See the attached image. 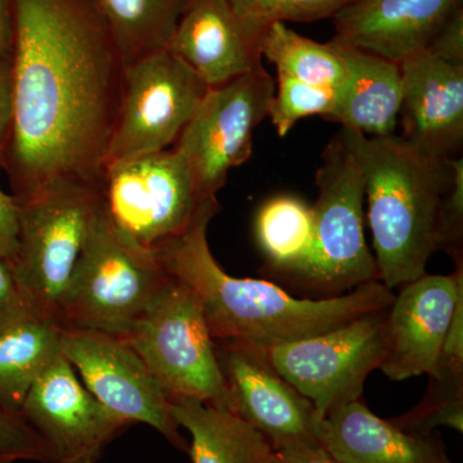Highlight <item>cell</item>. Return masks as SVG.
Masks as SVG:
<instances>
[{"label": "cell", "mask_w": 463, "mask_h": 463, "mask_svg": "<svg viewBox=\"0 0 463 463\" xmlns=\"http://www.w3.org/2000/svg\"><path fill=\"white\" fill-rule=\"evenodd\" d=\"M100 201V185L60 182L16 203L18 248L12 269L42 315L56 319Z\"/></svg>", "instance_id": "52a82bcc"}, {"label": "cell", "mask_w": 463, "mask_h": 463, "mask_svg": "<svg viewBox=\"0 0 463 463\" xmlns=\"http://www.w3.org/2000/svg\"><path fill=\"white\" fill-rule=\"evenodd\" d=\"M388 307L307 339L265 347L283 379L312 402L319 419L361 401L386 352Z\"/></svg>", "instance_id": "9c48e42d"}, {"label": "cell", "mask_w": 463, "mask_h": 463, "mask_svg": "<svg viewBox=\"0 0 463 463\" xmlns=\"http://www.w3.org/2000/svg\"><path fill=\"white\" fill-rule=\"evenodd\" d=\"M255 237L268 269L288 279L306 261L313 240L312 206L291 194L265 201L255 218Z\"/></svg>", "instance_id": "cb8c5ba5"}, {"label": "cell", "mask_w": 463, "mask_h": 463, "mask_svg": "<svg viewBox=\"0 0 463 463\" xmlns=\"http://www.w3.org/2000/svg\"><path fill=\"white\" fill-rule=\"evenodd\" d=\"M61 349L85 388L111 412L130 425L145 423L188 452L169 398L127 341L108 332L61 327Z\"/></svg>", "instance_id": "7c38bea8"}, {"label": "cell", "mask_w": 463, "mask_h": 463, "mask_svg": "<svg viewBox=\"0 0 463 463\" xmlns=\"http://www.w3.org/2000/svg\"><path fill=\"white\" fill-rule=\"evenodd\" d=\"M14 123L5 158L14 203L60 182L102 185L125 63L94 0H9Z\"/></svg>", "instance_id": "6da1fadb"}, {"label": "cell", "mask_w": 463, "mask_h": 463, "mask_svg": "<svg viewBox=\"0 0 463 463\" xmlns=\"http://www.w3.org/2000/svg\"><path fill=\"white\" fill-rule=\"evenodd\" d=\"M316 183L312 246L306 261L286 281L318 298L339 297L379 281L364 239V178L336 137L323 149Z\"/></svg>", "instance_id": "5b68a950"}, {"label": "cell", "mask_w": 463, "mask_h": 463, "mask_svg": "<svg viewBox=\"0 0 463 463\" xmlns=\"http://www.w3.org/2000/svg\"><path fill=\"white\" fill-rule=\"evenodd\" d=\"M334 41L345 61L346 79L335 91L334 106L325 120L368 137L392 136L403 93L401 65Z\"/></svg>", "instance_id": "ffe728a7"}, {"label": "cell", "mask_w": 463, "mask_h": 463, "mask_svg": "<svg viewBox=\"0 0 463 463\" xmlns=\"http://www.w3.org/2000/svg\"><path fill=\"white\" fill-rule=\"evenodd\" d=\"M100 192L103 209L116 230L149 252L182 233L205 203L174 146L109 164Z\"/></svg>", "instance_id": "ba28073f"}, {"label": "cell", "mask_w": 463, "mask_h": 463, "mask_svg": "<svg viewBox=\"0 0 463 463\" xmlns=\"http://www.w3.org/2000/svg\"><path fill=\"white\" fill-rule=\"evenodd\" d=\"M206 90L207 85L169 48L125 67L123 97L105 166L172 148Z\"/></svg>", "instance_id": "30bf717a"}, {"label": "cell", "mask_w": 463, "mask_h": 463, "mask_svg": "<svg viewBox=\"0 0 463 463\" xmlns=\"http://www.w3.org/2000/svg\"><path fill=\"white\" fill-rule=\"evenodd\" d=\"M14 123V72L11 58H0V170L5 166Z\"/></svg>", "instance_id": "1f68e13d"}, {"label": "cell", "mask_w": 463, "mask_h": 463, "mask_svg": "<svg viewBox=\"0 0 463 463\" xmlns=\"http://www.w3.org/2000/svg\"><path fill=\"white\" fill-rule=\"evenodd\" d=\"M452 183L444 197L439 216L438 250H444L456 261L462 260L463 242V160L449 161Z\"/></svg>", "instance_id": "f546056e"}, {"label": "cell", "mask_w": 463, "mask_h": 463, "mask_svg": "<svg viewBox=\"0 0 463 463\" xmlns=\"http://www.w3.org/2000/svg\"><path fill=\"white\" fill-rule=\"evenodd\" d=\"M230 412L263 435L273 452L319 447L322 420L309 399L277 373L265 346L214 341Z\"/></svg>", "instance_id": "4fadbf2b"}, {"label": "cell", "mask_w": 463, "mask_h": 463, "mask_svg": "<svg viewBox=\"0 0 463 463\" xmlns=\"http://www.w3.org/2000/svg\"><path fill=\"white\" fill-rule=\"evenodd\" d=\"M179 428L190 432L192 463H269L273 449L263 435L230 411L191 398L170 399Z\"/></svg>", "instance_id": "44dd1931"}, {"label": "cell", "mask_w": 463, "mask_h": 463, "mask_svg": "<svg viewBox=\"0 0 463 463\" xmlns=\"http://www.w3.org/2000/svg\"><path fill=\"white\" fill-rule=\"evenodd\" d=\"M121 339L141 356L169 401L191 398L230 411L214 339L190 286L170 276Z\"/></svg>", "instance_id": "8992f818"}, {"label": "cell", "mask_w": 463, "mask_h": 463, "mask_svg": "<svg viewBox=\"0 0 463 463\" xmlns=\"http://www.w3.org/2000/svg\"><path fill=\"white\" fill-rule=\"evenodd\" d=\"M114 33L125 67L169 48L190 0H94Z\"/></svg>", "instance_id": "603a6c76"}, {"label": "cell", "mask_w": 463, "mask_h": 463, "mask_svg": "<svg viewBox=\"0 0 463 463\" xmlns=\"http://www.w3.org/2000/svg\"><path fill=\"white\" fill-rule=\"evenodd\" d=\"M269 463H344L335 458L325 447L301 448L295 450L273 452Z\"/></svg>", "instance_id": "d590c367"}, {"label": "cell", "mask_w": 463, "mask_h": 463, "mask_svg": "<svg viewBox=\"0 0 463 463\" xmlns=\"http://www.w3.org/2000/svg\"><path fill=\"white\" fill-rule=\"evenodd\" d=\"M219 210L216 197L206 200L182 233L154 251L166 273L196 292L214 341L276 346L325 334L392 306L394 292L380 281L339 297L298 298L273 282L230 276L207 241V228Z\"/></svg>", "instance_id": "7a4b0ae2"}, {"label": "cell", "mask_w": 463, "mask_h": 463, "mask_svg": "<svg viewBox=\"0 0 463 463\" xmlns=\"http://www.w3.org/2000/svg\"><path fill=\"white\" fill-rule=\"evenodd\" d=\"M276 91L270 106L269 118L279 137L309 116L326 115L334 106L335 91L313 87L285 74H277Z\"/></svg>", "instance_id": "4316f807"}, {"label": "cell", "mask_w": 463, "mask_h": 463, "mask_svg": "<svg viewBox=\"0 0 463 463\" xmlns=\"http://www.w3.org/2000/svg\"><path fill=\"white\" fill-rule=\"evenodd\" d=\"M35 313L41 312L21 288L11 265L0 259V331Z\"/></svg>", "instance_id": "4dcf8cb0"}, {"label": "cell", "mask_w": 463, "mask_h": 463, "mask_svg": "<svg viewBox=\"0 0 463 463\" xmlns=\"http://www.w3.org/2000/svg\"><path fill=\"white\" fill-rule=\"evenodd\" d=\"M0 463H12V462H8V461H0Z\"/></svg>", "instance_id": "74e56055"}, {"label": "cell", "mask_w": 463, "mask_h": 463, "mask_svg": "<svg viewBox=\"0 0 463 463\" xmlns=\"http://www.w3.org/2000/svg\"><path fill=\"white\" fill-rule=\"evenodd\" d=\"M20 414L53 463H97L130 425L90 394L63 354L33 383Z\"/></svg>", "instance_id": "5bb4252c"}, {"label": "cell", "mask_w": 463, "mask_h": 463, "mask_svg": "<svg viewBox=\"0 0 463 463\" xmlns=\"http://www.w3.org/2000/svg\"><path fill=\"white\" fill-rule=\"evenodd\" d=\"M276 81L265 69L207 88L174 145L190 167L201 200L216 197L231 170L251 157L255 129L269 116Z\"/></svg>", "instance_id": "8fae6325"}, {"label": "cell", "mask_w": 463, "mask_h": 463, "mask_svg": "<svg viewBox=\"0 0 463 463\" xmlns=\"http://www.w3.org/2000/svg\"><path fill=\"white\" fill-rule=\"evenodd\" d=\"M62 354L61 326L35 313L0 331V407L20 413L27 392Z\"/></svg>", "instance_id": "7402d4cb"}, {"label": "cell", "mask_w": 463, "mask_h": 463, "mask_svg": "<svg viewBox=\"0 0 463 463\" xmlns=\"http://www.w3.org/2000/svg\"><path fill=\"white\" fill-rule=\"evenodd\" d=\"M14 50V24L9 0H0V58H11Z\"/></svg>", "instance_id": "8d00e7d4"}, {"label": "cell", "mask_w": 463, "mask_h": 463, "mask_svg": "<svg viewBox=\"0 0 463 463\" xmlns=\"http://www.w3.org/2000/svg\"><path fill=\"white\" fill-rule=\"evenodd\" d=\"M169 277L154 252L138 248L116 230L100 201L56 321L62 328L121 337Z\"/></svg>", "instance_id": "277c9868"}, {"label": "cell", "mask_w": 463, "mask_h": 463, "mask_svg": "<svg viewBox=\"0 0 463 463\" xmlns=\"http://www.w3.org/2000/svg\"><path fill=\"white\" fill-rule=\"evenodd\" d=\"M401 430L431 434L440 426L463 431V370L439 368L425 397L410 412L390 420Z\"/></svg>", "instance_id": "484cf974"}, {"label": "cell", "mask_w": 463, "mask_h": 463, "mask_svg": "<svg viewBox=\"0 0 463 463\" xmlns=\"http://www.w3.org/2000/svg\"><path fill=\"white\" fill-rule=\"evenodd\" d=\"M448 62L463 65V11L457 9L444 26L439 30L430 47L426 50Z\"/></svg>", "instance_id": "d6a6232c"}, {"label": "cell", "mask_w": 463, "mask_h": 463, "mask_svg": "<svg viewBox=\"0 0 463 463\" xmlns=\"http://www.w3.org/2000/svg\"><path fill=\"white\" fill-rule=\"evenodd\" d=\"M321 443L344 463H453L437 431L421 435L401 430L362 401L326 416Z\"/></svg>", "instance_id": "d6986e66"}, {"label": "cell", "mask_w": 463, "mask_h": 463, "mask_svg": "<svg viewBox=\"0 0 463 463\" xmlns=\"http://www.w3.org/2000/svg\"><path fill=\"white\" fill-rule=\"evenodd\" d=\"M405 143L439 161L458 157L463 143V65L423 51L399 63Z\"/></svg>", "instance_id": "2e32d148"}, {"label": "cell", "mask_w": 463, "mask_h": 463, "mask_svg": "<svg viewBox=\"0 0 463 463\" xmlns=\"http://www.w3.org/2000/svg\"><path fill=\"white\" fill-rule=\"evenodd\" d=\"M261 53L276 66L277 74L332 91L345 83V61L334 39L315 42L277 23L265 30Z\"/></svg>", "instance_id": "d4e9b609"}, {"label": "cell", "mask_w": 463, "mask_h": 463, "mask_svg": "<svg viewBox=\"0 0 463 463\" xmlns=\"http://www.w3.org/2000/svg\"><path fill=\"white\" fill-rule=\"evenodd\" d=\"M265 30L250 25L227 0H190L169 50L207 85L218 87L264 69Z\"/></svg>", "instance_id": "e0dca14e"}, {"label": "cell", "mask_w": 463, "mask_h": 463, "mask_svg": "<svg viewBox=\"0 0 463 463\" xmlns=\"http://www.w3.org/2000/svg\"><path fill=\"white\" fill-rule=\"evenodd\" d=\"M233 11L260 30L277 23H313L334 17L353 0H227Z\"/></svg>", "instance_id": "83f0119b"}, {"label": "cell", "mask_w": 463, "mask_h": 463, "mask_svg": "<svg viewBox=\"0 0 463 463\" xmlns=\"http://www.w3.org/2000/svg\"><path fill=\"white\" fill-rule=\"evenodd\" d=\"M17 207L14 197L0 188V259L14 265L18 241Z\"/></svg>", "instance_id": "e575fe53"}, {"label": "cell", "mask_w": 463, "mask_h": 463, "mask_svg": "<svg viewBox=\"0 0 463 463\" xmlns=\"http://www.w3.org/2000/svg\"><path fill=\"white\" fill-rule=\"evenodd\" d=\"M449 276L423 274L402 286L388 309L386 352L379 370L392 381L438 376L448 326L463 288V265Z\"/></svg>", "instance_id": "9a60e30c"}, {"label": "cell", "mask_w": 463, "mask_h": 463, "mask_svg": "<svg viewBox=\"0 0 463 463\" xmlns=\"http://www.w3.org/2000/svg\"><path fill=\"white\" fill-rule=\"evenodd\" d=\"M439 368L463 370V288L459 289L455 309L450 317Z\"/></svg>", "instance_id": "836d02e7"}, {"label": "cell", "mask_w": 463, "mask_h": 463, "mask_svg": "<svg viewBox=\"0 0 463 463\" xmlns=\"http://www.w3.org/2000/svg\"><path fill=\"white\" fill-rule=\"evenodd\" d=\"M336 138L364 178L379 281L394 289L419 279L438 251L450 160L423 156L397 134L368 137L341 128Z\"/></svg>", "instance_id": "3957f363"}, {"label": "cell", "mask_w": 463, "mask_h": 463, "mask_svg": "<svg viewBox=\"0 0 463 463\" xmlns=\"http://www.w3.org/2000/svg\"><path fill=\"white\" fill-rule=\"evenodd\" d=\"M0 461L53 463L47 444L20 413L0 407Z\"/></svg>", "instance_id": "f1b7e54d"}, {"label": "cell", "mask_w": 463, "mask_h": 463, "mask_svg": "<svg viewBox=\"0 0 463 463\" xmlns=\"http://www.w3.org/2000/svg\"><path fill=\"white\" fill-rule=\"evenodd\" d=\"M461 0H353L334 17V39L402 63L430 47Z\"/></svg>", "instance_id": "ac0fdd59"}]
</instances>
